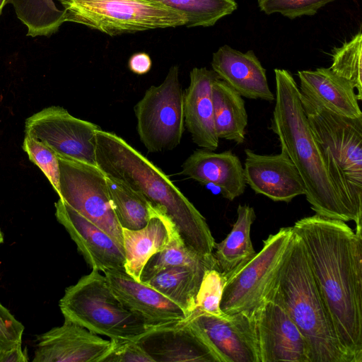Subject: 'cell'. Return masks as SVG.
I'll list each match as a JSON object with an SVG mask.
<instances>
[{
    "label": "cell",
    "mask_w": 362,
    "mask_h": 362,
    "mask_svg": "<svg viewBox=\"0 0 362 362\" xmlns=\"http://www.w3.org/2000/svg\"><path fill=\"white\" fill-rule=\"evenodd\" d=\"M54 206L58 222L65 228L92 269L103 273L125 271L124 249L114 238L62 199Z\"/></svg>",
    "instance_id": "13"
},
{
    "label": "cell",
    "mask_w": 362,
    "mask_h": 362,
    "mask_svg": "<svg viewBox=\"0 0 362 362\" xmlns=\"http://www.w3.org/2000/svg\"><path fill=\"white\" fill-rule=\"evenodd\" d=\"M109 194L122 228L136 230L147 223L153 206L122 181L106 175Z\"/></svg>",
    "instance_id": "27"
},
{
    "label": "cell",
    "mask_w": 362,
    "mask_h": 362,
    "mask_svg": "<svg viewBox=\"0 0 362 362\" xmlns=\"http://www.w3.org/2000/svg\"><path fill=\"white\" fill-rule=\"evenodd\" d=\"M215 128L218 139L241 144L245 139L247 114L243 97L224 81L212 85Z\"/></svg>",
    "instance_id": "25"
},
{
    "label": "cell",
    "mask_w": 362,
    "mask_h": 362,
    "mask_svg": "<svg viewBox=\"0 0 362 362\" xmlns=\"http://www.w3.org/2000/svg\"><path fill=\"white\" fill-rule=\"evenodd\" d=\"M104 275L121 303L148 326L154 327L187 318L176 303L125 271L105 272Z\"/></svg>",
    "instance_id": "18"
},
{
    "label": "cell",
    "mask_w": 362,
    "mask_h": 362,
    "mask_svg": "<svg viewBox=\"0 0 362 362\" xmlns=\"http://www.w3.org/2000/svg\"><path fill=\"white\" fill-rule=\"evenodd\" d=\"M212 70L242 97L275 100L266 76V70L252 50L242 52L228 45L213 54Z\"/></svg>",
    "instance_id": "20"
},
{
    "label": "cell",
    "mask_w": 362,
    "mask_h": 362,
    "mask_svg": "<svg viewBox=\"0 0 362 362\" xmlns=\"http://www.w3.org/2000/svg\"><path fill=\"white\" fill-rule=\"evenodd\" d=\"M179 68L172 66L158 86H151L134 107L139 139L151 153L172 150L185 130Z\"/></svg>",
    "instance_id": "8"
},
{
    "label": "cell",
    "mask_w": 362,
    "mask_h": 362,
    "mask_svg": "<svg viewBox=\"0 0 362 362\" xmlns=\"http://www.w3.org/2000/svg\"><path fill=\"white\" fill-rule=\"evenodd\" d=\"M297 75L300 92L314 103L341 116L362 117L355 88L329 68L298 71Z\"/></svg>",
    "instance_id": "23"
},
{
    "label": "cell",
    "mask_w": 362,
    "mask_h": 362,
    "mask_svg": "<svg viewBox=\"0 0 362 362\" xmlns=\"http://www.w3.org/2000/svg\"><path fill=\"white\" fill-rule=\"evenodd\" d=\"M23 148L29 159L41 169L59 194V165L55 153L44 143L27 134L25 135Z\"/></svg>",
    "instance_id": "33"
},
{
    "label": "cell",
    "mask_w": 362,
    "mask_h": 362,
    "mask_svg": "<svg viewBox=\"0 0 362 362\" xmlns=\"http://www.w3.org/2000/svg\"><path fill=\"white\" fill-rule=\"evenodd\" d=\"M8 0H0V16L2 13L3 8L8 4Z\"/></svg>",
    "instance_id": "39"
},
{
    "label": "cell",
    "mask_w": 362,
    "mask_h": 362,
    "mask_svg": "<svg viewBox=\"0 0 362 362\" xmlns=\"http://www.w3.org/2000/svg\"><path fill=\"white\" fill-rule=\"evenodd\" d=\"M336 0H258V6L267 15L280 13L290 19L313 16L326 4Z\"/></svg>",
    "instance_id": "34"
},
{
    "label": "cell",
    "mask_w": 362,
    "mask_h": 362,
    "mask_svg": "<svg viewBox=\"0 0 362 362\" xmlns=\"http://www.w3.org/2000/svg\"><path fill=\"white\" fill-rule=\"evenodd\" d=\"M274 74L276 103L270 129L279 138L281 151L300 175L306 200L316 214L354 221L325 168L301 103L299 87L288 71L275 69Z\"/></svg>",
    "instance_id": "3"
},
{
    "label": "cell",
    "mask_w": 362,
    "mask_h": 362,
    "mask_svg": "<svg viewBox=\"0 0 362 362\" xmlns=\"http://www.w3.org/2000/svg\"><path fill=\"white\" fill-rule=\"evenodd\" d=\"M18 19L26 26L27 35L47 36L55 33L65 23L64 13L53 0H8Z\"/></svg>",
    "instance_id": "28"
},
{
    "label": "cell",
    "mask_w": 362,
    "mask_h": 362,
    "mask_svg": "<svg viewBox=\"0 0 362 362\" xmlns=\"http://www.w3.org/2000/svg\"><path fill=\"white\" fill-rule=\"evenodd\" d=\"M300 100L328 174L361 230L362 117L335 114L301 93Z\"/></svg>",
    "instance_id": "5"
},
{
    "label": "cell",
    "mask_w": 362,
    "mask_h": 362,
    "mask_svg": "<svg viewBox=\"0 0 362 362\" xmlns=\"http://www.w3.org/2000/svg\"><path fill=\"white\" fill-rule=\"evenodd\" d=\"M100 127L72 116L59 106H51L28 117L25 133L44 143L57 157L98 167L95 134Z\"/></svg>",
    "instance_id": "11"
},
{
    "label": "cell",
    "mask_w": 362,
    "mask_h": 362,
    "mask_svg": "<svg viewBox=\"0 0 362 362\" xmlns=\"http://www.w3.org/2000/svg\"><path fill=\"white\" fill-rule=\"evenodd\" d=\"M133 340L154 362H216L203 334L188 318L152 327Z\"/></svg>",
    "instance_id": "15"
},
{
    "label": "cell",
    "mask_w": 362,
    "mask_h": 362,
    "mask_svg": "<svg viewBox=\"0 0 362 362\" xmlns=\"http://www.w3.org/2000/svg\"><path fill=\"white\" fill-rule=\"evenodd\" d=\"M245 153V182L255 194L266 196L274 202L286 203L305 194L301 177L285 153L259 155L246 148Z\"/></svg>",
    "instance_id": "17"
},
{
    "label": "cell",
    "mask_w": 362,
    "mask_h": 362,
    "mask_svg": "<svg viewBox=\"0 0 362 362\" xmlns=\"http://www.w3.org/2000/svg\"><path fill=\"white\" fill-rule=\"evenodd\" d=\"M293 228L284 227L263 240L259 252L227 276L221 309L250 315L267 296L286 253Z\"/></svg>",
    "instance_id": "9"
},
{
    "label": "cell",
    "mask_w": 362,
    "mask_h": 362,
    "mask_svg": "<svg viewBox=\"0 0 362 362\" xmlns=\"http://www.w3.org/2000/svg\"><path fill=\"white\" fill-rule=\"evenodd\" d=\"M180 266L218 268L214 255L204 257L194 252L176 233L163 250L149 258L142 269L140 281L145 282L165 269Z\"/></svg>",
    "instance_id": "29"
},
{
    "label": "cell",
    "mask_w": 362,
    "mask_h": 362,
    "mask_svg": "<svg viewBox=\"0 0 362 362\" xmlns=\"http://www.w3.org/2000/svg\"><path fill=\"white\" fill-rule=\"evenodd\" d=\"M4 241V235L0 229V244L2 243Z\"/></svg>",
    "instance_id": "40"
},
{
    "label": "cell",
    "mask_w": 362,
    "mask_h": 362,
    "mask_svg": "<svg viewBox=\"0 0 362 362\" xmlns=\"http://www.w3.org/2000/svg\"><path fill=\"white\" fill-rule=\"evenodd\" d=\"M362 33L361 30L351 40L333 49L329 69L348 81L356 89L358 101L362 100Z\"/></svg>",
    "instance_id": "31"
},
{
    "label": "cell",
    "mask_w": 362,
    "mask_h": 362,
    "mask_svg": "<svg viewBox=\"0 0 362 362\" xmlns=\"http://www.w3.org/2000/svg\"><path fill=\"white\" fill-rule=\"evenodd\" d=\"M267 295L283 305L305 338L311 362H349L294 231Z\"/></svg>",
    "instance_id": "4"
},
{
    "label": "cell",
    "mask_w": 362,
    "mask_h": 362,
    "mask_svg": "<svg viewBox=\"0 0 362 362\" xmlns=\"http://www.w3.org/2000/svg\"><path fill=\"white\" fill-rule=\"evenodd\" d=\"M182 14L186 27H210L238 8L235 0H152Z\"/></svg>",
    "instance_id": "30"
},
{
    "label": "cell",
    "mask_w": 362,
    "mask_h": 362,
    "mask_svg": "<svg viewBox=\"0 0 362 362\" xmlns=\"http://www.w3.org/2000/svg\"><path fill=\"white\" fill-rule=\"evenodd\" d=\"M24 326L0 303V351L22 343Z\"/></svg>",
    "instance_id": "36"
},
{
    "label": "cell",
    "mask_w": 362,
    "mask_h": 362,
    "mask_svg": "<svg viewBox=\"0 0 362 362\" xmlns=\"http://www.w3.org/2000/svg\"><path fill=\"white\" fill-rule=\"evenodd\" d=\"M65 22L110 36L183 26L185 16L152 0H59Z\"/></svg>",
    "instance_id": "7"
},
{
    "label": "cell",
    "mask_w": 362,
    "mask_h": 362,
    "mask_svg": "<svg viewBox=\"0 0 362 362\" xmlns=\"http://www.w3.org/2000/svg\"><path fill=\"white\" fill-rule=\"evenodd\" d=\"M207 269L189 266L170 267L143 283L176 303L188 318L196 308L197 293Z\"/></svg>",
    "instance_id": "26"
},
{
    "label": "cell",
    "mask_w": 362,
    "mask_h": 362,
    "mask_svg": "<svg viewBox=\"0 0 362 362\" xmlns=\"http://www.w3.org/2000/svg\"><path fill=\"white\" fill-rule=\"evenodd\" d=\"M28 360L26 352L23 351L22 343L0 351V362H27Z\"/></svg>",
    "instance_id": "38"
},
{
    "label": "cell",
    "mask_w": 362,
    "mask_h": 362,
    "mask_svg": "<svg viewBox=\"0 0 362 362\" xmlns=\"http://www.w3.org/2000/svg\"><path fill=\"white\" fill-rule=\"evenodd\" d=\"M36 341L33 362H102L112 347L110 340L66 317Z\"/></svg>",
    "instance_id": "14"
},
{
    "label": "cell",
    "mask_w": 362,
    "mask_h": 362,
    "mask_svg": "<svg viewBox=\"0 0 362 362\" xmlns=\"http://www.w3.org/2000/svg\"><path fill=\"white\" fill-rule=\"evenodd\" d=\"M349 362H362V230L315 214L292 226Z\"/></svg>",
    "instance_id": "1"
},
{
    "label": "cell",
    "mask_w": 362,
    "mask_h": 362,
    "mask_svg": "<svg viewBox=\"0 0 362 362\" xmlns=\"http://www.w3.org/2000/svg\"><path fill=\"white\" fill-rule=\"evenodd\" d=\"M152 66V61L148 54L140 52L132 54L128 62L129 69L138 75L148 73Z\"/></svg>",
    "instance_id": "37"
},
{
    "label": "cell",
    "mask_w": 362,
    "mask_h": 362,
    "mask_svg": "<svg viewBox=\"0 0 362 362\" xmlns=\"http://www.w3.org/2000/svg\"><path fill=\"white\" fill-rule=\"evenodd\" d=\"M188 319L203 334L216 362H258L248 315L237 313L219 317L194 313Z\"/></svg>",
    "instance_id": "16"
},
{
    "label": "cell",
    "mask_w": 362,
    "mask_h": 362,
    "mask_svg": "<svg viewBox=\"0 0 362 362\" xmlns=\"http://www.w3.org/2000/svg\"><path fill=\"white\" fill-rule=\"evenodd\" d=\"M181 174L202 184L217 186L229 201L242 195L246 188L241 161L230 150L216 153L197 149L182 165Z\"/></svg>",
    "instance_id": "21"
},
{
    "label": "cell",
    "mask_w": 362,
    "mask_h": 362,
    "mask_svg": "<svg viewBox=\"0 0 362 362\" xmlns=\"http://www.w3.org/2000/svg\"><path fill=\"white\" fill-rule=\"evenodd\" d=\"M226 279L225 274L218 268L205 270L197 293L194 313H204L219 317L228 315L220 306Z\"/></svg>",
    "instance_id": "32"
},
{
    "label": "cell",
    "mask_w": 362,
    "mask_h": 362,
    "mask_svg": "<svg viewBox=\"0 0 362 362\" xmlns=\"http://www.w3.org/2000/svg\"><path fill=\"white\" fill-rule=\"evenodd\" d=\"M249 317L258 362H311L305 338L277 300L267 295Z\"/></svg>",
    "instance_id": "12"
},
{
    "label": "cell",
    "mask_w": 362,
    "mask_h": 362,
    "mask_svg": "<svg viewBox=\"0 0 362 362\" xmlns=\"http://www.w3.org/2000/svg\"><path fill=\"white\" fill-rule=\"evenodd\" d=\"M218 78L212 69L193 68L189 84L183 93L185 126L195 144L211 151L216 150L219 143L212 100V85Z\"/></svg>",
    "instance_id": "19"
},
{
    "label": "cell",
    "mask_w": 362,
    "mask_h": 362,
    "mask_svg": "<svg viewBox=\"0 0 362 362\" xmlns=\"http://www.w3.org/2000/svg\"><path fill=\"white\" fill-rule=\"evenodd\" d=\"M178 233L165 213L153 206L150 218L141 228H122L125 272L140 281L141 274L149 258L163 250Z\"/></svg>",
    "instance_id": "22"
},
{
    "label": "cell",
    "mask_w": 362,
    "mask_h": 362,
    "mask_svg": "<svg viewBox=\"0 0 362 362\" xmlns=\"http://www.w3.org/2000/svg\"><path fill=\"white\" fill-rule=\"evenodd\" d=\"M57 158L59 198L123 247L122 228L112 206L106 175L98 167Z\"/></svg>",
    "instance_id": "10"
},
{
    "label": "cell",
    "mask_w": 362,
    "mask_h": 362,
    "mask_svg": "<svg viewBox=\"0 0 362 362\" xmlns=\"http://www.w3.org/2000/svg\"><path fill=\"white\" fill-rule=\"evenodd\" d=\"M237 214L230 232L214 245L216 251L213 255L217 267L226 277L256 254L250 238L251 226L256 218L255 210L249 205L239 204Z\"/></svg>",
    "instance_id": "24"
},
{
    "label": "cell",
    "mask_w": 362,
    "mask_h": 362,
    "mask_svg": "<svg viewBox=\"0 0 362 362\" xmlns=\"http://www.w3.org/2000/svg\"><path fill=\"white\" fill-rule=\"evenodd\" d=\"M112 347L102 362H154L133 339H110Z\"/></svg>",
    "instance_id": "35"
},
{
    "label": "cell",
    "mask_w": 362,
    "mask_h": 362,
    "mask_svg": "<svg viewBox=\"0 0 362 362\" xmlns=\"http://www.w3.org/2000/svg\"><path fill=\"white\" fill-rule=\"evenodd\" d=\"M59 306L64 317L110 339H134L152 328L121 303L96 269L67 287Z\"/></svg>",
    "instance_id": "6"
},
{
    "label": "cell",
    "mask_w": 362,
    "mask_h": 362,
    "mask_svg": "<svg viewBox=\"0 0 362 362\" xmlns=\"http://www.w3.org/2000/svg\"><path fill=\"white\" fill-rule=\"evenodd\" d=\"M95 144L97 164L105 175L163 210L190 249L204 257L214 255L216 242L205 218L161 169L114 132L99 129Z\"/></svg>",
    "instance_id": "2"
}]
</instances>
